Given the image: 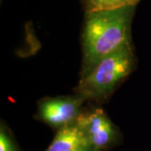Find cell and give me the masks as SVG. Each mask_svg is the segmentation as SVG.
Instances as JSON below:
<instances>
[{
	"label": "cell",
	"instance_id": "3957f363",
	"mask_svg": "<svg viewBox=\"0 0 151 151\" xmlns=\"http://www.w3.org/2000/svg\"><path fill=\"white\" fill-rule=\"evenodd\" d=\"M76 124L81 129L86 144L97 151H106L121 139L117 126L100 107L84 108Z\"/></svg>",
	"mask_w": 151,
	"mask_h": 151
},
{
	"label": "cell",
	"instance_id": "5b68a950",
	"mask_svg": "<svg viewBox=\"0 0 151 151\" xmlns=\"http://www.w3.org/2000/svg\"><path fill=\"white\" fill-rule=\"evenodd\" d=\"M86 144L81 129L75 123L58 130L52 143L45 151H76Z\"/></svg>",
	"mask_w": 151,
	"mask_h": 151
},
{
	"label": "cell",
	"instance_id": "ba28073f",
	"mask_svg": "<svg viewBox=\"0 0 151 151\" xmlns=\"http://www.w3.org/2000/svg\"><path fill=\"white\" fill-rule=\"evenodd\" d=\"M76 151H97L95 150L92 147H91L90 145H88L87 144L86 145H83L82 146H81L78 150Z\"/></svg>",
	"mask_w": 151,
	"mask_h": 151
},
{
	"label": "cell",
	"instance_id": "52a82bcc",
	"mask_svg": "<svg viewBox=\"0 0 151 151\" xmlns=\"http://www.w3.org/2000/svg\"><path fill=\"white\" fill-rule=\"evenodd\" d=\"M0 151H19L10 133L3 124L0 129Z\"/></svg>",
	"mask_w": 151,
	"mask_h": 151
},
{
	"label": "cell",
	"instance_id": "277c9868",
	"mask_svg": "<svg viewBox=\"0 0 151 151\" xmlns=\"http://www.w3.org/2000/svg\"><path fill=\"white\" fill-rule=\"evenodd\" d=\"M86 101L78 95L45 97L38 103L35 118L57 130L75 124Z\"/></svg>",
	"mask_w": 151,
	"mask_h": 151
},
{
	"label": "cell",
	"instance_id": "7a4b0ae2",
	"mask_svg": "<svg viewBox=\"0 0 151 151\" xmlns=\"http://www.w3.org/2000/svg\"><path fill=\"white\" fill-rule=\"evenodd\" d=\"M136 57L133 44L100 60L88 74L80 77L75 94L86 102H107L134 70Z\"/></svg>",
	"mask_w": 151,
	"mask_h": 151
},
{
	"label": "cell",
	"instance_id": "8992f818",
	"mask_svg": "<svg viewBox=\"0 0 151 151\" xmlns=\"http://www.w3.org/2000/svg\"><path fill=\"white\" fill-rule=\"evenodd\" d=\"M140 0H81L85 12L136 5Z\"/></svg>",
	"mask_w": 151,
	"mask_h": 151
},
{
	"label": "cell",
	"instance_id": "6da1fadb",
	"mask_svg": "<svg viewBox=\"0 0 151 151\" xmlns=\"http://www.w3.org/2000/svg\"><path fill=\"white\" fill-rule=\"evenodd\" d=\"M136 5L86 11L81 29L80 77L103 58L132 45V21Z\"/></svg>",
	"mask_w": 151,
	"mask_h": 151
}]
</instances>
